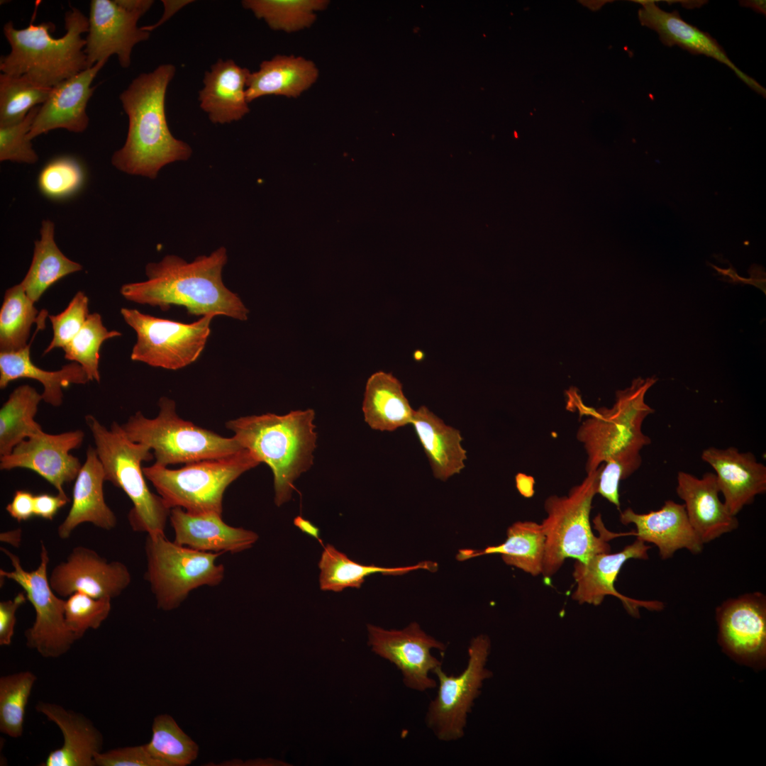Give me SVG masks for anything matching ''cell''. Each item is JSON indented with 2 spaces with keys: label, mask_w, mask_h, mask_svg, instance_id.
I'll return each mask as SVG.
<instances>
[{
  "label": "cell",
  "mask_w": 766,
  "mask_h": 766,
  "mask_svg": "<svg viewBox=\"0 0 766 766\" xmlns=\"http://www.w3.org/2000/svg\"><path fill=\"white\" fill-rule=\"evenodd\" d=\"M69 502L70 498L66 493L57 492L56 495L47 493L36 494L34 497L35 516L52 520L59 510Z\"/></svg>",
  "instance_id": "49"
},
{
  "label": "cell",
  "mask_w": 766,
  "mask_h": 766,
  "mask_svg": "<svg viewBox=\"0 0 766 766\" xmlns=\"http://www.w3.org/2000/svg\"><path fill=\"white\" fill-rule=\"evenodd\" d=\"M191 2H192V1H189H189H187V0H185V1L184 0H182V1L163 0L162 4L164 5V13H163L162 17L160 18V19L156 23H155V24H153L152 26H143V27H141V28L143 30H146V31L150 33V31L153 30L156 28L161 26L162 23H164L165 21H167L168 19H170L172 16H174L178 11H179L181 9H182L186 5L190 4Z\"/></svg>",
  "instance_id": "51"
},
{
  "label": "cell",
  "mask_w": 766,
  "mask_h": 766,
  "mask_svg": "<svg viewBox=\"0 0 766 766\" xmlns=\"http://www.w3.org/2000/svg\"><path fill=\"white\" fill-rule=\"evenodd\" d=\"M106 62H99L52 87L34 118L28 134L29 140L58 128L77 133L87 128L89 119L86 109L94 91L91 85Z\"/></svg>",
  "instance_id": "20"
},
{
  "label": "cell",
  "mask_w": 766,
  "mask_h": 766,
  "mask_svg": "<svg viewBox=\"0 0 766 766\" xmlns=\"http://www.w3.org/2000/svg\"><path fill=\"white\" fill-rule=\"evenodd\" d=\"M701 460L715 471L717 484L728 511L736 516L766 492V467L750 452L735 447H709L701 454Z\"/></svg>",
  "instance_id": "21"
},
{
  "label": "cell",
  "mask_w": 766,
  "mask_h": 766,
  "mask_svg": "<svg viewBox=\"0 0 766 766\" xmlns=\"http://www.w3.org/2000/svg\"><path fill=\"white\" fill-rule=\"evenodd\" d=\"M37 677L23 671L0 678V731L18 738L23 731L26 706Z\"/></svg>",
  "instance_id": "42"
},
{
  "label": "cell",
  "mask_w": 766,
  "mask_h": 766,
  "mask_svg": "<svg viewBox=\"0 0 766 766\" xmlns=\"http://www.w3.org/2000/svg\"><path fill=\"white\" fill-rule=\"evenodd\" d=\"M319 71L311 60L301 56L277 55L262 61L250 72L246 96L249 103L265 96L297 98L317 81Z\"/></svg>",
  "instance_id": "30"
},
{
  "label": "cell",
  "mask_w": 766,
  "mask_h": 766,
  "mask_svg": "<svg viewBox=\"0 0 766 766\" xmlns=\"http://www.w3.org/2000/svg\"><path fill=\"white\" fill-rule=\"evenodd\" d=\"M118 331H109L99 313H89L84 326L62 349L66 360L78 363L86 372L89 381L100 382V349L106 340L121 336Z\"/></svg>",
  "instance_id": "41"
},
{
  "label": "cell",
  "mask_w": 766,
  "mask_h": 766,
  "mask_svg": "<svg viewBox=\"0 0 766 766\" xmlns=\"http://www.w3.org/2000/svg\"><path fill=\"white\" fill-rule=\"evenodd\" d=\"M294 524L304 533L315 538L321 545L324 546L320 537L319 528L314 526L311 521L304 518L301 516H297L294 519Z\"/></svg>",
  "instance_id": "52"
},
{
  "label": "cell",
  "mask_w": 766,
  "mask_h": 766,
  "mask_svg": "<svg viewBox=\"0 0 766 766\" xmlns=\"http://www.w3.org/2000/svg\"><path fill=\"white\" fill-rule=\"evenodd\" d=\"M40 238L35 242L30 267L20 284L34 302L39 301L45 292L55 282L82 270V266L67 257L55 240V224L43 220L40 230Z\"/></svg>",
  "instance_id": "34"
},
{
  "label": "cell",
  "mask_w": 766,
  "mask_h": 766,
  "mask_svg": "<svg viewBox=\"0 0 766 766\" xmlns=\"http://www.w3.org/2000/svg\"><path fill=\"white\" fill-rule=\"evenodd\" d=\"M54 28L50 22H30L23 29L16 28L12 21L4 24L3 33L11 49L1 57L0 70L52 88L89 68L84 52L86 41L82 38L88 32V18L72 7L65 14L64 35L52 36Z\"/></svg>",
  "instance_id": "4"
},
{
  "label": "cell",
  "mask_w": 766,
  "mask_h": 766,
  "mask_svg": "<svg viewBox=\"0 0 766 766\" xmlns=\"http://www.w3.org/2000/svg\"><path fill=\"white\" fill-rule=\"evenodd\" d=\"M34 497L35 495L29 491L16 490L11 501L6 506L7 513L18 522L27 521L35 516Z\"/></svg>",
  "instance_id": "50"
},
{
  "label": "cell",
  "mask_w": 766,
  "mask_h": 766,
  "mask_svg": "<svg viewBox=\"0 0 766 766\" xmlns=\"http://www.w3.org/2000/svg\"><path fill=\"white\" fill-rule=\"evenodd\" d=\"M145 579L157 609L170 611L179 607L194 589L219 585L225 567L217 563L221 553L190 548L167 539L147 535Z\"/></svg>",
  "instance_id": "10"
},
{
  "label": "cell",
  "mask_w": 766,
  "mask_h": 766,
  "mask_svg": "<svg viewBox=\"0 0 766 766\" xmlns=\"http://www.w3.org/2000/svg\"><path fill=\"white\" fill-rule=\"evenodd\" d=\"M152 0H92L84 52L88 67L116 55L120 65H131L133 48L148 40L150 33L138 26Z\"/></svg>",
  "instance_id": "14"
},
{
  "label": "cell",
  "mask_w": 766,
  "mask_h": 766,
  "mask_svg": "<svg viewBox=\"0 0 766 766\" xmlns=\"http://www.w3.org/2000/svg\"><path fill=\"white\" fill-rule=\"evenodd\" d=\"M40 106L34 107L21 121L0 127V160L34 164L38 156L28 134Z\"/></svg>",
  "instance_id": "46"
},
{
  "label": "cell",
  "mask_w": 766,
  "mask_h": 766,
  "mask_svg": "<svg viewBox=\"0 0 766 766\" xmlns=\"http://www.w3.org/2000/svg\"><path fill=\"white\" fill-rule=\"evenodd\" d=\"M45 311L37 323L33 335L45 328V319L48 317ZM16 352H0V388L5 389L9 383L22 378L38 381L43 386L41 394L43 400L52 406H60L63 401L62 389L71 384H85L89 382L83 368L77 362H71L60 370L48 371L36 366L30 359V347L33 342Z\"/></svg>",
  "instance_id": "29"
},
{
  "label": "cell",
  "mask_w": 766,
  "mask_h": 766,
  "mask_svg": "<svg viewBox=\"0 0 766 766\" xmlns=\"http://www.w3.org/2000/svg\"><path fill=\"white\" fill-rule=\"evenodd\" d=\"M145 745L162 766L189 765L197 759L199 752L197 743L167 714L154 718L152 738Z\"/></svg>",
  "instance_id": "39"
},
{
  "label": "cell",
  "mask_w": 766,
  "mask_h": 766,
  "mask_svg": "<svg viewBox=\"0 0 766 766\" xmlns=\"http://www.w3.org/2000/svg\"><path fill=\"white\" fill-rule=\"evenodd\" d=\"M624 525L633 523L638 539L654 544L661 559L667 560L675 553L685 548L692 554L701 553L704 543L691 526L684 505L667 500L658 510L638 514L628 508L620 513Z\"/></svg>",
  "instance_id": "22"
},
{
  "label": "cell",
  "mask_w": 766,
  "mask_h": 766,
  "mask_svg": "<svg viewBox=\"0 0 766 766\" xmlns=\"http://www.w3.org/2000/svg\"><path fill=\"white\" fill-rule=\"evenodd\" d=\"M718 643L736 662L761 670L766 661V596L760 592L723 601L716 610Z\"/></svg>",
  "instance_id": "15"
},
{
  "label": "cell",
  "mask_w": 766,
  "mask_h": 766,
  "mask_svg": "<svg viewBox=\"0 0 766 766\" xmlns=\"http://www.w3.org/2000/svg\"><path fill=\"white\" fill-rule=\"evenodd\" d=\"M367 631L371 650L400 670L408 688L424 692L437 687L429 674L442 666V662L431 651L435 648L444 652V643L425 633L416 622L402 630L367 625Z\"/></svg>",
  "instance_id": "16"
},
{
  "label": "cell",
  "mask_w": 766,
  "mask_h": 766,
  "mask_svg": "<svg viewBox=\"0 0 766 766\" xmlns=\"http://www.w3.org/2000/svg\"><path fill=\"white\" fill-rule=\"evenodd\" d=\"M260 462L246 449L228 456L186 464L176 470L155 463L143 472L167 506L190 513L222 514L228 487Z\"/></svg>",
  "instance_id": "9"
},
{
  "label": "cell",
  "mask_w": 766,
  "mask_h": 766,
  "mask_svg": "<svg viewBox=\"0 0 766 766\" xmlns=\"http://www.w3.org/2000/svg\"><path fill=\"white\" fill-rule=\"evenodd\" d=\"M21 529L17 528L1 533L0 535V540L1 542L9 543L13 547H18L21 542Z\"/></svg>",
  "instance_id": "54"
},
{
  "label": "cell",
  "mask_w": 766,
  "mask_h": 766,
  "mask_svg": "<svg viewBox=\"0 0 766 766\" xmlns=\"http://www.w3.org/2000/svg\"><path fill=\"white\" fill-rule=\"evenodd\" d=\"M95 766H162L145 745L115 748L95 755Z\"/></svg>",
  "instance_id": "47"
},
{
  "label": "cell",
  "mask_w": 766,
  "mask_h": 766,
  "mask_svg": "<svg viewBox=\"0 0 766 766\" xmlns=\"http://www.w3.org/2000/svg\"><path fill=\"white\" fill-rule=\"evenodd\" d=\"M489 645L485 635L473 638L467 649V666L458 675H447L442 666L433 670L438 691L428 705L426 723L438 740L455 741L465 736L468 714L490 674L485 668Z\"/></svg>",
  "instance_id": "13"
},
{
  "label": "cell",
  "mask_w": 766,
  "mask_h": 766,
  "mask_svg": "<svg viewBox=\"0 0 766 766\" xmlns=\"http://www.w3.org/2000/svg\"><path fill=\"white\" fill-rule=\"evenodd\" d=\"M314 417V411L309 409L284 415L243 416L226 423L243 448L271 468L277 506L291 499L295 480L313 465L317 440Z\"/></svg>",
  "instance_id": "3"
},
{
  "label": "cell",
  "mask_w": 766,
  "mask_h": 766,
  "mask_svg": "<svg viewBox=\"0 0 766 766\" xmlns=\"http://www.w3.org/2000/svg\"><path fill=\"white\" fill-rule=\"evenodd\" d=\"M111 610V599H96L75 592L65 599V618L68 628L81 638L89 629H97Z\"/></svg>",
  "instance_id": "44"
},
{
  "label": "cell",
  "mask_w": 766,
  "mask_h": 766,
  "mask_svg": "<svg viewBox=\"0 0 766 766\" xmlns=\"http://www.w3.org/2000/svg\"><path fill=\"white\" fill-rule=\"evenodd\" d=\"M650 546L639 539L616 553H603L593 556L587 562L576 560L572 572L577 587L572 598L579 603L600 604L607 595L621 599L632 615H638V608L645 607L650 611H661L664 608L659 601H640L626 597L615 588L614 583L623 564L630 559H648Z\"/></svg>",
  "instance_id": "19"
},
{
  "label": "cell",
  "mask_w": 766,
  "mask_h": 766,
  "mask_svg": "<svg viewBox=\"0 0 766 766\" xmlns=\"http://www.w3.org/2000/svg\"><path fill=\"white\" fill-rule=\"evenodd\" d=\"M533 478L523 473L516 476V485L518 492L524 496L529 497L533 494Z\"/></svg>",
  "instance_id": "53"
},
{
  "label": "cell",
  "mask_w": 766,
  "mask_h": 766,
  "mask_svg": "<svg viewBox=\"0 0 766 766\" xmlns=\"http://www.w3.org/2000/svg\"><path fill=\"white\" fill-rule=\"evenodd\" d=\"M82 430L50 434L41 431L18 444L9 455L0 457L1 470H30L65 493L64 484L75 480L82 465L71 451L83 443Z\"/></svg>",
  "instance_id": "17"
},
{
  "label": "cell",
  "mask_w": 766,
  "mask_h": 766,
  "mask_svg": "<svg viewBox=\"0 0 766 766\" xmlns=\"http://www.w3.org/2000/svg\"><path fill=\"white\" fill-rule=\"evenodd\" d=\"M676 492L684 501L689 521L704 544L738 528L736 516L728 511L719 498L720 491L714 473L706 472L699 478L679 471Z\"/></svg>",
  "instance_id": "24"
},
{
  "label": "cell",
  "mask_w": 766,
  "mask_h": 766,
  "mask_svg": "<svg viewBox=\"0 0 766 766\" xmlns=\"http://www.w3.org/2000/svg\"><path fill=\"white\" fill-rule=\"evenodd\" d=\"M227 260L224 247L190 262L167 255L160 262L145 266V281L124 284L120 293L127 301L157 306L162 311L174 305L197 316L214 314L246 321L249 310L222 279Z\"/></svg>",
  "instance_id": "1"
},
{
  "label": "cell",
  "mask_w": 766,
  "mask_h": 766,
  "mask_svg": "<svg viewBox=\"0 0 766 766\" xmlns=\"http://www.w3.org/2000/svg\"><path fill=\"white\" fill-rule=\"evenodd\" d=\"M49 582L53 591L62 598L81 592L94 598L112 600L128 588L131 574L123 562H109L94 550L79 545L72 550L65 561L53 567Z\"/></svg>",
  "instance_id": "18"
},
{
  "label": "cell",
  "mask_w": 766,
  "mask_h": 766,
  "mask_svg": "<svg viewBox=\"0 0 766 766\" xmlns=\"http://www.w3.org/2000/svg\"><path fill=\"white\" fill-rule=\"evenodd\" d=\"M125 322L135 332L137 340L131 359L151 367L176 370L194 362L206 345L211 322L216 316L206 315L185 323L122 308Z\"/></svg>",
  "instance_id": "11"
},
{
  "label": "cell",
  "mask_w": 766,
  "mask_h": 766,
  "mask_svg": "<svg viewBox=\"0 0 766 766\" xmlns=\"http://www.w3.org/2000/svg\"><path fill=\"white\" fill-rule=\"evenodd\" d=\"M34 304L20 283L6 290L0 310V352H16L28 345L31 326L43 312Z\"/></svg>",
  "instance_id": "37"
},
{
  "label": "cell",
  "mask_w": 766,
  "mask_h": 766,
  "mask_svg": "<svg viewBox=\"0 0 766 766\" xmlns=\"http://www.w3.org/2000/svg\"><path fill=\"white\" fill-rule=\"evenodd\" d=\"M28 600L25 592H19L12 599L0 602V645H9L16 623V611Z\"/></svg>",
  "instance_id": "48"
},
{
  "label": "cell",
  "mask_w": 766,
  "mask_h": 766,
  "mask_svg": "<svg viewBox=\"0 0 766 766\" xmlns=\"http://www.w3.org/2000/svg\"><path fill=\"white\" fill-rule=\"evenodd\" d=\"M545 547V535L540 524L533 521H518L506 531V540L482 550H460L457 559L464 560L484 554H501L504 562L533 576L542 574Z\"/></svg>",
  "instance_id": "33"
},
{
  "label": "cell",
  "mask_w": 766,
  "mask_h": 766,
  "mask_svg": "<svg viewBox=\"0 0 766 766\" xmlns=\"http://www.w3.org/2000/svg\"><path fill=\"white\" fill-rule=\"evenodd\" d=\"M174 541L190 548L211 553H238L257 541L255 532L227 524L216 512L190 513L182 508L170 511Z\"/></svg>",
  "instance_id": "23"
},
{
  "label": "cell",
  "mask_w": 766,
  "mask_h": 766,
  "mask_svg": "<svg viewBox=\"0 0 766 766\" xmlns=\"http://www.w3.org/2000/svg\"><path fill=\"white\" fill-rule=\"evenodd\" d=\"M104 467L106 481L121 489L133 506L128 514L134 531L155 536L165 535L171 509L162 497L152 493L146 482L142 463L154 458L145 445L131 440L121 425L113 421L110 428L91 414L85 416Z\"/></svg>",
  "instance_id": "5"
},
{
  "label": "cell",
  "mask_w": 766,
  "mask_h": 766,
  "mask_svg": "<svg viewBox=\"0 0 766 766\" xmlns=\"http://www.w3.org/2000/svg\"><path fill=\"white\" fill-rule=\"evenodd\" d=\"M89 315V298L82 291H78L74 294L61 313L49 315L53 334L43 355L55 348H63L69 343L79 332Z\"/></svg>",
  "instance_id": "45"
},
{
  "label": "cell",
  "mask_w": 766,
  "mask_h": 766,
  "mask_svg": "<svg viewBox=\"0 0 766 766\" xmlns=\"http://www.w3.org/2000/svg\"><path fill=\"white\" fill-rule=\"evenodd\" d=\"M745 6L752 9H757V11L765 13V4L762 1H746Z\"/></svg>",
  "instance_id": "55"
},
{
  "label": "cell",
  "mask_w": 766,
  "mask_h": 766,
  "mask_svg": "<svg viewBox=\"0 0 766 766\" xmlns=\"http://www.w3.org/2000/svg\"><path fill=\"white\" fill-rule=\"evenodd\" d=\"M600 466L587 473L567 495H552L545 501L547 516L541 523L545 535L542 572L545 579L553 576L567 558L587 562L595 555L611 550L607 540L616 535L611 534L604 528V534L596 536L589 519Z\"/></svg>",
  "instance_id": "7"
},
{
  "label": "cell",
  "mask_w": 766,
  "mask_h": 766,
  "mask_svg": "<svg viewBox=\"0 0 766 766\" xmlns=\"http://www.w3.org/2000/svg\"><path fill=\"white\" fill-rule=\"evenodd\" d=\"M250 72L232 59H218L205 72L199 101L212 123H230L250 112L246 88Z\"/></svg>",
  "instance_id": "27"
},
{
  "label": "cell",
  "mask_w": 766,
  "mask_h": 766,
  "mask_svg": "<svg viewBox=\"0 0 766 766\" xmlns=\"http://www.w3.org/2000/svg\"><path fill=\"white\" fill-rule=\"evenodd\" d=\"M1 550L13 567L11 571L1 569V579H11L20 585L35 610L34 623L25 631L26 645L44 657L62 656L77 639L65 622V599L59 597L50 584V557L44 543L40 542V563L32 571L23 569L16 555L5 548Z\"/></svg>",
  "instance_id": "12"
},
{
  "label": "cell",
  "mask_w": 766,
  "mask_h": 766,
  "mask_svg": "<svg viewBox=\"0 0 766 766\" xmlns=\"http://www.w3.org/2000/svg\"><path fill=\"white\" fill-rule=\"evenodd\" d=\"M416 431L435 478L445 481L465 467L467 451L462 447L460 431L421 406L411 423Z\"/></svg>",
  "instance_id": "31"
},
{
  "label": "cell",
  "mask_w": 766,
  "mask_h": 766,
  "mask_svg": "<svg viewBox=\"0 0 766 766\" xmlns=\"http://www.w3.org/2000/svg\"><path fill=\"white\" fill-rule=\"evenodd\" d=\"M328 0H245L244 9L263 20L274 30L294 33L311 27Z\"/></svg>",
  "instance_id": "38"
},
{
  "label": "cell",
  "mask_w": 766,
  "mask_h": 766,
  "mask_svg": "<svg viewBox=\"0 0 766 766\" xmlns=\"http://www.w3.org/2000/svg\"><path fill=\"white\" fill-rule=\"evenodd\" d=\"M175 72L174 65H160L136 77L120 94L128 128L123 146L111 157L117 170L154 179L165 165L191 157V147L173 136L166 118L165 96Z\"/></svg>",
  "instance_id": "2"
},
{
  "label": "cell",
  "mask_w": 766,
  "mask_h": 766,
  "mask_svg": "<svg viewBox=\"0 0 766 766\" xmlns=\"http://www.w3.org/2000/svg\"><path fill=\"white\" fill-rule=\"evenodd\" d=\"M52 88L40 87L26 76L0 74V127L17 123L43 104Z\"/></svg>",
  "instance_id": "40"
},
{
  "label": "cell",
  "mask_w": 766,
  "mask_h": 766,
  "mask_svg": "<svg viewBox=\"0 0 766 766\" xmlns=\"http://www.w3.org/2000/svg\"><path fill=\"white\" fill-rule=\"evenodd\" d=\"M157 416L145 417L140 411L131 416L121 425L132 441L147 445L153 451L155 463L189 464L222 457L244 449L233 436L226 438L180 418L173 400L162 396Z\"/></svg>",
  "instance_id": "8"
},
{
  "label": "cell",
  "mask_w": 766,
  "mask_h": 766,
  "mask_svg": "<svg viewBox=\"0 0 766 766\" xmlns=\"http://www.w3.org/2000/svg\"><path fill=\"white\" fill-rule=\"evenodd\" d=\"M84 180L79 162L73 157L63 156L49 162L40 171L38 184L43 195L52 199H62L77 192Z\"/></svg>",
  "instance_id": "43"
},
{
  "label": "cell",
  "mask_w": 766,
  "mask_h": 766,
  "mask_svg": "<svg viewBox=\"0 0 766 766\" xmlns=\"http://www.w3.org/2000/svg\"><path fill=\"white\" fill-rule=\"evenodd\" d=\"M42 394L29 384L16 387L0 409V457L43 431L35 421Z\"/></svg>",
  "instance_id": "36"
},
{
  "label": "cell",
  "mask_w": 766,
  "mask_h": 766,
  "mask_svg": "<svg viewBox=\"0 0 766 766\" xmlns=\"http://www.w3.org/2000/svg\"><path fill=\"white\" fill-rule=\"evenodd\" d=\"M105 482V472L96 448L89 445L85 461L75 479L70 509L57 528L59 538H68L84 523L106 531L116 527L117 517L104 498Z\"/></svg>",
  "instance_id": "26"
},
{
  "label": "cell",
  "mask_w": 766,
  "mask_h": 766,
  "mask_svg": "<svg viewBox=\"0 0 766 766\" xmlns=\"http://www.w3.org/2000/svg\"><path fill=\"white\" fill-rule=\"evenodd\" d=\"M318 567L321 589L340 592L346 588H360L367 577L375 573L401 575L418 569L436 570L437 565L423 562L416 565L399 567L365 565L353 561L332 545L327 544L323 546Z\"/></svg>",
  "instance_id": "35"
},
{
  "label": "cell",
  "mask_w": 766,
  "mask_h": 766,
  "mask_svg": "<svg viewBox=\"0 0 766 766\" xmlns=\"http://www.w3.org/2000/svg\"><path fill=\"white\" fill-rule=\"evenodd\" d=\"M657 381L655 376L634 379L629 387L616 392L615 403L610 409L585 407L575 391L568 392L580 411L589 416L577 431L587 455V474L609 459L640 455L642 448L650 444L642 425L655 411L645 403V396Z\"/></svg>",
  "instance_id": "6"
},
{
  "label": "cell",
  "mask_w": 766,
  "mask_h": 766,
  "mask_svg": "<svg viewBox=\"0 0 766 766\" xmlns=\"http://www.w3.org/2000/svg\"><path fill=\"white\" fill-rule=\"evenodd\" d=\"M38 712L55 723L62 732V745L51 751L42 766H95V755L101 752L103 736L82 714L54 703L39 701Z\"/></svg>",
  "instance_id": "28"
},
{
  "label": "cell",
  "mask_w": 766,
  "mask_h": 766,
  "mask_svg": "<svg viewBox=\"0 0 766 766\" xmlns=\"http://www.w3.org/2000/svg\"><path fill=\"white\" fill-rule=\"evenodd\" d=\"M362 409L365 421L371 428L380 431H394L411 423L415 411L399 379L382 371L368 378Z\"/></svg>",
  "instance_id": "32"
},
{
  "label": "cell",
  "mask_w": 766,
  "mask_h": 766,
  "mask_svg": "<svg viewBox=\"0 0 766 766\" xmlns=\"http://www.w3.org/2000/svg\"><path fill=\"white\" fill-rule=\"evenodd\" d=\"M637 2L642 5L638 11L641 24L654 30L663 44L670 47L678 45L692 54L704 55L718 60L731 68L752 89L765 97V88L739 70L709 34L684 21L677 11H665L653 1Z\"/></svg>",
  "instance_id": "25"
}]
</instances>
